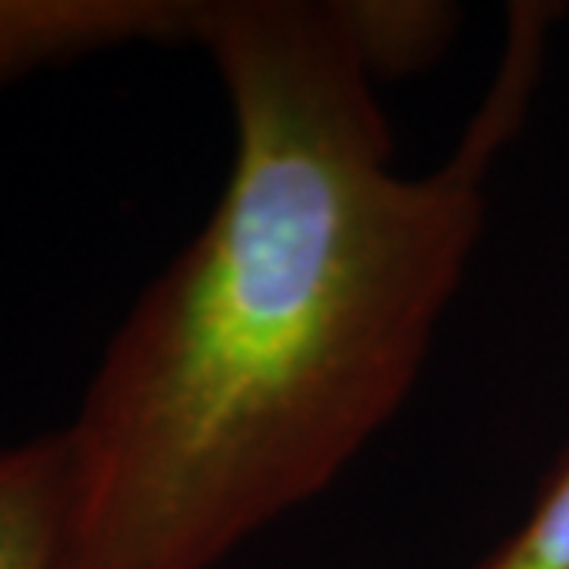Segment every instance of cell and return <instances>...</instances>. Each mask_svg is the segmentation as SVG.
<instances>
[{
    "label": "cell",
    "mask_w": 569,
    "mask_h": 569,
    "mask_svg": "<svg viewBox=\"0 0 569 569\" xmlns=\"http://www.w3.org/2000/svg\"><path fill=\"white\" fill-rule=\"evenodd\" d=\"M545 32L541 7L512 13L462 142L406 174L342 0H209L234 159L61 427L67 569L219 567L392 421L466 279Z\"/></svg>",
    "instance_id": "1"
},
{
    "label": "cell",
    "mask_w": 569,
    "mask_h": 569,
    "mask_svg": "<svg viewBox=\"0 0 569 569\" xmlns=\"http://www.w3.org/2000/svg\"><path fill=\"white\" fill-rule=\"evenodd\" d=\"M209 0H0V89L133 44H200Z\"/></svg>",
    "instance_id": "2"
},
{
    "label": "cell",
    "mask_w": 569,
    "mask_h": 569,
    "mask_svg": "<svg viewBox=\"0 0 569 569\" xmlns=\"http://www.w3.org/2000/svg\"><path fill=\"white\" fill-rule=\"evenodd\" d=\"M70 466L63 430L0 449V569H67Z\"/></svg>",
    "instance_id": "3"
},
{
    "label": "cell",
    "mask_w": 569,
    "mask_h": 569,
    "mask_svg": "<svg viewBox=\"0 0 569 569\" xmlns=\"http://www.w3.org/2000/svg\"><path fill=\"white\" fill-rule=\"evenodd\" d=\"M478 569H569V459L541 490L529 519Z\"/></svg>",
    "instance_id": "5"
},
{
    "label": "cell",
    "mask_w": 569,
    "mask_h": 569,
    "mask_svg": "<svg viewBox=\"0 0 569 569\" xmlns=\"http://www.w3.org/2000/svg\"><path fill=\"white\" fill-rule=\"evenodd\" d=\"M348 32L377 80L406 77L452 39L456 7L427 0H342Z\"/></svg>",
    "instance_id": "4"
}]
</instances>
